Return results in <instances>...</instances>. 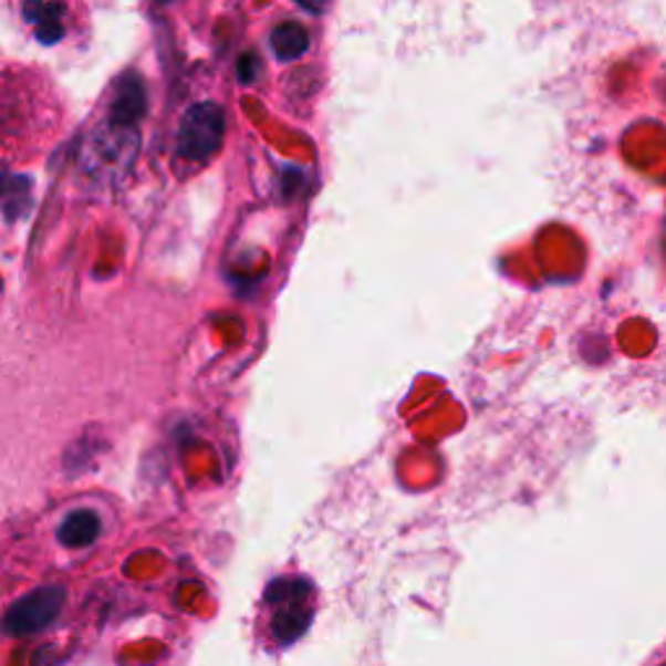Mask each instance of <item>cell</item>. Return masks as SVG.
Listing matches in <instances>:
<instances>
[{
	"instance_id": "6da1fadb",
	"label": "cell",
	"mask_w": 666,
	"mask_h": 666,
	"mask_svg": "<svg viewBox=\"0 0 666 666\" xmlns=\"http://www.w3.org/2000/svg\"><path fill=\"white\" fill-rule=\"evenodd\" d=\"M141 136L136 123L107 117L84 138L79 149V173L94 185H117L138 157Z\"/></svg>"
},
{
	"instance_id": "7a4b0ae2",
	"label": "cell",
	"mask_w": 666,
	"mask_h": 666,
	"mask_svg": "<svg viewBox=\"0 0 666 666\" xmlns=\"http://www.w3.org/2000/svg\"><path fill=\"white\" fill-rule=\"evenodd\" d=\"M269 633L277 646H290L310 627L313 620V591L305 581H273L266 591Z\"/></svg>"
},
{
	"instance_id": "3957f363",
	"label": "cell",
	"mask_w": 666,
	"mask_h": 666,
	"mask_svg": "<svg viewBox=\"0 0 666 666\" xmlns=\"http://www.w3.org/2000/svg\"><path fill=\"white\" fill-rule=\"evenodd\" d=\"M225 128V110L214 102H196L185 110L180 128H177V152L190 162L209 159L221 146Z\"/></svg>"
},
{
	"instance_id": "277c9868",
	"label": "cell",
	"mask_w": 666,
	"mask_h": 666,
	"mask_svg": "<svg viewBox=\"0 0 666 666\" xmlns=\"http://www.w3.org/2000/svg\"><path fill=\"white\" fill-rule=\"evenodd\" d=\"M65 604V589L63 586H42L32 591V594L17 599L6 612L3 627L6 633L13 638H27L44 631L61 617Z\"/></svg>"
},
{
	"instance_id": "5b68a950",
	"label": "cell",
	"mask_w": 666,
	"mask_h": 666,
	"mask_svg": "<svg viewBox=\"0 0 666 666\" xmlns=\"http://www.w3.org/2000/svg\"><path fill=\"white\" fill-rule=\"evenodd\" d=\"M102 534V521L92 510H73L63 518V523L58 527V542L69 550H84L92 547Z\"/></svg>"
},
{
	"instance_id": "8992f818",
	"label": "cell",
	"mask_w": 666,
	"mask_h": 666,
	"mask_svg": "<svg viewBox=\"0 0 666 666\" xmlns=\"http://www.w3.org/2000/svg\"><path fill=\"white\" fill-rule=\"evenodd\" d=\"M310 48V34L302 24H294V21H284L271 32V50L279 61L290 63L298 61L308 53Z\"/></svg>"
},
{
	"instance_id": "52a82bcc",
	"label": "cell",
	"mask_w": 666,
	"mask_h": 666,
	"mask_svg": "<svg viewBox=\"0 0 666 666\" xmlns=\"http://www.w3.org/2000/svg\"><path fill=\"white\" fill-rule=\"evenodd\" d=\"M27 19L37 27V40L44 44H53L55 40L63 37V6L58 3H44V0H29L24 6Z\"/></svg>"
},
{
	"instance_id": "ba28073f",
	"label": "cell",
	"mask_w": 666,
	"mask_h": 666,
	"mask_svg": "<svg viewBox=\"0 0 666 666\" xmlns=\"http://www.w3.org/2000/svg\"><path fill=\"white\" fill-rule=\"evenodd\" d=\"M144 110H146L144 89H141L138 81H131V84H123L121 92H117V100L110 117H115V121H123V123H136L138 117L144 115Z\"/></svg>"
},
{
	"instance_id": "9c48e42d",
	"label": "cell",
	"mask_w": 666,
	"mask_h": 666,
	"mask_svg": "<svg viewBox=\"0 0 666 666\" xmlns=\"http://www.w3.org/2000/svg\"><path fill=\"white\" fill-rule=\"evenodd\" d=\"M258 73V58L256 55H242L240 61V81L242 84H253Z\"/></svg>"
},
{
	"instance_id": "30bf717a",
	"label": "cell",
	"mask_w": 666,
	"mask_h": 666,
	"mask_svg": "<svg viewBox=\"0 0 666 666\" xmlns=\"http://www.w3.org/2000/svg\"><path fill=\"white\" fill-rule=\"evenodd\" d=\"M298 3L308 11H315V13L323 11V0H298Z\"/></svg>"
},
{
	"instance_id": "8fae6325",
	"label": "cell",
	"mask_w": 666,
	"mask_h": 666,
	"mask_svg": "<svg viewBox=\"0 0 666 666\" xmlns=\"http://www.w3.org/2000/svg\"><path fill=\"white\" fill-rule=\"evenodd\" d=\"M157 3H173V0H157Z\"/></svg>"
}]
</instances>
